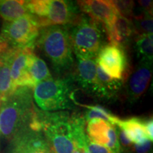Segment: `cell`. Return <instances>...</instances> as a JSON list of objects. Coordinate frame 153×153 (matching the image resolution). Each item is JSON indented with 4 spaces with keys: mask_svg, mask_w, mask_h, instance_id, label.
<instances>
[{
    "mask_svg": "<svg viewBox=\"0 0 153 153\" xmlns=\"http://www.w3.org/2000/svg\"><path fill=\"white\" fill-rule=\"evenodd\" d=\"M106 33L110 44L123 49L135 34L132 21L120 14L117 16L111 27L107 30Z\"/></svg>",
    "mask_w": 153,
    "mask_h": 153,
    "instance_id": "obj_14",
    "label": "cell"
},
{
    "mask_svg": "<svg viewBox=\"0 0 153 153\" xmlns=\"http://www.w3.org/2000/svg\"><path fill=\"white\" fill-rule=\"evenodd\" d=\"M140 12L152 15V1L150 0H140L138 1Z\"/></svg>",
    "mask_w": 153,
    "mask_h": 153,
    "instance_id": "obj_27",
    "label": "cell"
},
{
    "mask_svg": "<svg viewBox=\"0 0 153 153\" xmlns=\"http://www.w3.org/2000/svg\"><path fill=\"white\" fill-rule=\"evenodd\" d=\"M70 122L73 143L72 153H89L87 149L89 138L85 133V120L84 116L78 114H72L70 116Z\"/></svg>",
    "mask_w": 153,
    "mask_h": 153,
    "instance_id": "obj_15",
    "label": "cell"
},
{
    "mask_svg": "<svg viewBox=\"0 0 153 153\" xmlns=\"http://www.w3.org/2000/svg\"><path fill=\"white\" fill-rule=\"evenodd\" d=\"M11 49V48H10L7 44L4 43L1 41H0V63L2 62L5 55H7V53H8Z\"/></svg>",
    "mask_w": 153,
    "mask_h": 153,
    "instance_id": "obj_31",
    "label": "cell"
},
{
    "mask_svg": "<svg viewBox=\"0 0 153 153\" xmlns=\"http://www.w3.org/2000/svg\"><path fill=\"white\" fill-rule=\"evenodd\" d=\"M80 106L85 107L87 108V111L85 112V115L84 116L85 121H89L93 118H99L108 122L113 126H116V124L120 120L119 118L112 114L109 111L107 110L104 107L100 105H95V106H89V105H82Z\"/></svg>",
    "mask_w": 153,
    "mask_h": 153,
    "instance_id": "obj_22",
    "label": "cell"
},
{
    "mask_svg": "<svg viewBox=\"0 0 153 153\" xmlns=\"http://www.w3.org/2000/svg\"><path fill=\"white\" fill-rule=\"evenodd\" d=\"M96 63L107 75L123 80L128 60L123 48L109 43L99 51L96 57Z\"/></svg>",
    "mask_w": 153,
    "mask_h": 153,
    "instance_id": "obj_8",
    "label": "cell"
},
{
    "mask_svg": "<svg viewBox=\"0 0 153 153\" xmlns=\"http://www.w3.org/2000/svg\"><path fill=\"white\" fill-rule=\"evenodd\" d=\"M28 71L32 79L35 82L36 85L40 82L53 79L46 63L35 53L30 57Z\"/></svg>",
    "mask_w": 153,
    "mask_h": 153,
    "instance_id": "obj_21",
    "label": "cell"
},
{
    "mask_svg": "<svg viewBox=\"0 0 153 153\" xmlns=\"http://www.w3.org/2000/svg\"><path fill=\"white\" fill-rule=\"evenodd\" d=\"M152 128H153V121H152V118L148 120H145V131H146V133H147V135H148L149 140H150V141H152V140H153Z\"/></svg>",
    "mask_w": 153,
    "mask_h": 153,
    "instance_id": "obj_30",
    "label": "cell"
},
{
    "mask_svg": "<svg viewBox=\"0 0 153 153\" xmlns=\"http://www.w3.org/2000/svg\"><path fill=\"white\" fill-rule=\"evenodd\" d=\"M36 43L18 48L15 51L11 65V77L14 89L19 87H28L33 89L35 82L28 71L30 57L34 54Z\"/></svg>",
    "mask_w": 153,
    "mask_h": 153,
    "instance_id": "obj_10",
    "label": "cell"
},
{
    "mask_svg": "<svg viewBox=\"0 0 153 153\" xmlns=\"http://www.w3.org/2000/svg\"><path fill=\"white\" fill-rule=\"evenodd\" d=\"M87 149L89 153H113L107 147L96 144L89 140L87 143Z\"/></svg>",
    "mask_w": 153,
    "mask_h": 153,
    "instance_id": "obj_26",
    "label": "cell"
},
{
    "mask_svg": "<svg viewBox=\"0 0 153 153\" xmlns=\"http://www.w3.org/2000/svg\"><path fill=\"white\" fill-rule=\"evenodd\" d=\"M36 43L57 73H65L73 66V51L68 26H51L41 28Z\"/></svg>",
    "mask_w": 153,
    "mask_h": 153,
    "instance_id": "obj_2",
    "label": "cell"
},
{
    "mask_svg": "<svg viewBox=\"0 0 153 153\" xmlns=\"http://www.w3.org/2000/svg\"><path fill=\"white\" fill-rule=\"evenodd\" d=\"M28 12L37 17L40 28L69 26L79 16L76 3L65 0L26 1Z\"/></svg>",
    "mask_w": 153,
    "mask_h": 153,
    "instance_id": "obj_6",
    "label": "cell"
},
{
    "mask_svg": "<svg viewBox=\"0 0 153 153\" xmlns=\"http://www.w3.org/2000/svg\"><path fill=\"white\" fill-rule=\"evenodd\" d=\"M36 106L33 104V89L19 87L0 101V134L11 140L29 125Z\"/></svg>",
    "mask_w": 153,
    "mask_h": 153,
    "instance_id": "obj_1",
    "label": "cell"
},
{
    "mask_svg": "<svg viewBox=\"0 0 153 153\" xmlns=\"http://www.w3.org/2000/svg\"><path fill=\"white\" fill-rule=\"evenodd\" d=\"M97 92L99 98L111 99L116 95L123 85V80L114 79L105 73L97 65Z\"/></svg>",
    "mask_w": 153,
    "mask_h": 153,
    "instance_id": "obj_17",
    "label": "cell"
},
{
    "mask_svg": "<svg viewBox=\"0 0 153 153\" xmlns=\"http://www.w3.org/2000/svg\"><path fill=\"white\" fill-rule=\"evenodd\" d=\"M76 57V70L72 76L82 89L97 96V63L93 59Z\"/></svg>",
    "mask_w": 153,
    "mask_h": 153,
    "instance_id": "obj_13",
    "label": "cell"
},
{
    "mask_svg": "<svg viewBox=\"0 0 153 153\" xmlns=\"http://www.w3.org/2000/svg\"><path fill=\"white\" fill-rule=\"evenodd\" d=\"M152 61L140 60L130 76L127 86L126 95L131 104L136 102L148 88L152 77Z\"/></svg>",
    "mask_w": 153,
    "mask_h": 153,
    "instance_id": "obj_12",
    "label": "cell"
},
{
    "mask_svg": "<svg viewBox=\"0 0 153 153\" xmlns=\"http://www.w3.org/2000/svg\"><path fill=\"white\" fill-rule=\"evenodd\" d=\"M131 20L136 36L152 35V15L138 13L133 15Z\"/></svg>",
    "mask_w": 153,
    "mask_h": 153,
    "instance_id": "obj_23",
    "label": "cell"
},
{
    "mask_svg": "<svg viewBox=\"0 0 153 153\" xmlns=\"http://www.w3.org/2000/svg\"><path fill=\"white\" fill-rule=\"evenodd\" d=\"M79 10L88 15L89 18L102 24L106 31L111 27L119 15L114 1L109 0H87L77 1Z\"/></svg>",
    "mask_w": 153,
    "mask_h": 153,
    "instance_id": "obj_11",
    "label": "cell"
},
{
    "mask_svg": "<svg viewBox=\"0 0 153 153\" xmlns=\"http://www.w3.org/2000/svg\"><path fill=\"white\" fill-rule=\"evenodd\" d=\"M41 131L53 153H72L70 115L65 111L36 110Z\"/></svg>",
    "mask_w": 153,
    "mask_h": 153,
    "instance_id": "obj_5",
    "label": "cell"
},
{
    "mask_svg": "<svg viewBox=\"0 0 153 153\" xmlns=\"http://www.w3.org/2000/svg\"><path fill=\"white\" fill-rule=\"evenodd\" d=\"M40 30L37 17L28 13L13 22H4L0 41L11 49L22 48L36 43Z\"/></svg>",
    "mask_w": 153,
    "mask_h": 153,
    "instance_id": "obj_7",
    "label": "cell"
},
{
    "mask_svg": "<svg viewBox=\"0 0 153 153\" xmlns=\"http://www.w3.org/2000/svg\"><path fill=\"white\" fill-rule=\"evenodd\" d=\"M152 145V141L146 140L140 144L135 145V150L137 153H147L150 150Z\"/></svg>",
    "mask_w": 153,
    "mask_h": 153,
    "instance_id": "obj_28",
    "label": "cell"
},
{
    "mask_svg": "<svg viewBox=\"0 0 153 153\" xmlns=\"http://www.w3.org/2000/svg\"><path fill=\"white\" fill-rule=\"evenodd\" d=\"M68 28L72 51L76 57L96 58L101 48L106 45L104 26L85 14H79Z\"/></svg>",
    "mask_w": 153,
    "mask_h": 153,
    "instance_id": "obj_3",
    "label": "cell"
},
{
    "mask_svg": "<svg viewBox=\"0 0 153 153\" xmlns=\"http://www.w3.org/2000/svg\"><path fill=\"white\" fill-rule=\"evenodd\" d=\"M116 126L123 130L131 143L140 144L149 140L145 128V120L140 118L133 117L126 120L120 119Z\"/></svg>",
    "mask_w": 153,
    "mask_h": 153,
    "instance_id": "obj_16",
    "label": "cell"
},
{
    "mask_svg": "<svg viewBox=\"0 0 153 153\" xmlns=\"http://www.w3.org/2000/svg\"><path fill=\"white\" fill-rule=\"evenodd\" d=\"M116 131H117L118 140H119V143H120V144L123 145V147H126V148L131 147L132 143L129 140L128 137L126 136V133H124L123 130H121L118 128H116Z\"/></svg>",
    "mask_w": 153,
    "mask_h": 153,
    "instance_id": "obj_29",
    "label": "cell"
},
{
    "mask_svg": "<svg viewBox=\"0 0 153 153\" xmlns=\"http://www.w3.org/2000/svg\"><path fill=\"white\" fill-rule=\"evenodd\" d=\"M112 125L106 120L93 118L87 121V135L91 142L106 146L108 143V133Z\"/></svg>",
    "mask_w": 153,
    "mask_h": 153,
    "instance_id": "obj_18",
    "label": "cell"
},
{
    "mask_svg": "<svg viewBox=\"0 0 153 153\" xmlns=\"http://www.w3.org/2000/svg\"><path fill=\"white\" fill-rule=\"evenodd\" d=\"M120 15L126 18L131 19L134 11V4L132 1H114Z\"/></svg>",
    "mask_w": 153,
    "mask_h": 153,
    "instance_id": "obj_25",
    "label": "cell"
},
{
    "mask_svg": "<svg viewBox=\"0 0 153 153\" xmlns=\"http://www.w3.org/2000/svg\"><path fill=\"white\" fill-rule=\"evenodd\" d=\"M152 35L140 36L135 37V51L137 56L140 60L152 61L153 56Z\"/></svg>",
    "mask_w": 153,
    "mask_h": 153,
    "instance_id": "obj_24",
    "label": "cell"
},
{
    "mask_svg": "<svg viewBox=\"0 0 153 153\" xmlns=\"http://www.w3.org/2000/svg\"><path fill=\"white\" fill-rule=\"evenodd\" d=\"M7 153H53L43 132L29 126L22 130L11 140Z\"/></svg>",
    "mask_w": 153,
    "mask_h": 153,
    "instance_id": "obj_9",
    "label": "cell"
},
{
    "mask_svg": "<svg viewBox=\"0 0 153 153\" xmlns=\"http://www.w3.org/2000/svg\"><path fill=\"white\" fill-rule=\"evenodd\" d=\"M74 82L72 75L40 82L33 89V98L38 106L45 111L72 109L76 104Z\"/></svg>",
    "mask_w": 153,
    "mask_h": 153,
    "instance_id": "obj_4",
    "label": "cell"
},
{
    "mask_svg": "<svg viewBox=\"0 0 153 153\" xmlns=\"http://www.w3.org/2000/svg\"><path fill=\"white\" fill-rule=\"evenodd\" d=\"M16 50L11 49L0 63V101L4 100L14 91L11 82V65Z\"/></svg>",
    "mask_w": 153,
    "mask_h": 153,
    "instance_id": "obj_19",
    "label": "cell"
},
{
    "mask_svg": "<svg viewBox=\"0 0 153 153\" xmlns=\"http://www.w3.org/2000/svg\"><path fill=\"white\" fill-rule=\"evenodd\" d=\"M28 13L26 1L0 0V16L4 22H13Z\"/></svg>",
    "mask_w": 153,
    "mask_h": 153,
    "instance_id": "obj_20",
    "label": "cell"
}]
</instances>
